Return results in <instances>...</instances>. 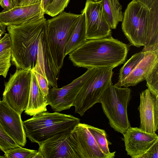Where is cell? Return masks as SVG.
<instances>
[{
	"label": "cell",
	"mask_w": 158,
	"mask_h": 158,
	"mask_svg": "<svg viewBox=\"0 0 158 158\" xmlns=\"http://www.w3.org/2000/svg\"><path fill=\"white\" fill-rule=\"evenodd\" d=\"M122 31L130 43L143 46V52L158 50V0L149 9L135 0L128 5L123 14Z\"/></svg>",
	"instance_id": "1"
},
{
	"label": "cell",
	"mask_w": 158,
	"mask_h": 158,
	"mask_svg": "<svg viewBox=\"0 0 158 158\" xmlns=\"http://www.w3.org/2000/svg\"><path fill=\"white\" fill-rule=\"evenodd\" d=\"M128 52L127 44L110 36L87 40L69 55L75 66L113 69L125 62Z\"/></svg>",
	"instance_id": "2"
},
{
	"label": "cell",
	"mask_w": 158,
	"mask_h": 158,
	"mask_svg": "<svg viewBox=\"0 0 158 158\" xmlns=\"http://www.w3.org/2000/svg\"><path fill=\"white\" fill-rule=\"evenodd\" d=\"M46 19L7 26L11 41V61L17 69L32 70L36 64L39 40L46 31Z\"/></svg>",
	"instance_id": "3"
},
{
	"label": "cell",
	"mask_w": 158,
	"mask_h": 158,
	"mask_svg": "<svg viewBox=\"0 0 158 158\" xmlns=\"http://www.w3.org/2000/svg\"><path fill=\"white\" fill-rule=\"evenodd\" d=\"M80 123L71 114L46 111L23 121V124L26 137L39 145L58 134L72 131Z\"/></svg>",
	"instance_id": "4"
},
{
	"label": "cell",
	"mask_w": 158,
	"mask_h": 158,
	"mask_svg": "<svg viewBox=\"0 0 158 158\" xmlns=\"http://www.w3.org/2000/svg\"><path fill=\"white\" fill-rule=\"evenodd\" d=\"M131 97L130 88L112 84L104 91L99 100L110 126L123 135L131 127L127 113Z\"/></svg>",
	"instance_id": "5"
},
{
	"label": "cell",
	"mask_w": 158,
	"mask_h": 158,
	"mask_svg": "<svg viewBox=\"0 0 158 158\" xmlns=\"http://www.w3.org/2000/svg\"><path fill=\"white\" fill-rule=\"evenodd\" d=\"M46 20L47 40L52 59L59 72L63 66L65 45L80 16L62 12Z\"/></svg>",
	"instance_id": "6"
},
{
	"label": "cell",
	"mask_w": 158,
	"mask_h": 158,
	"mask_svg": "<svg viewBox=\"0 0 158 158\" xmlns=\"http://www.w3.org/2000/svg\"><path fill=\"white\" fill-rule=\"evenodd\" d=\"M112 69H97L80 90L74 102L75 113L81 116L99 100L104 91L112 84Z\"/></svg>",
	"instance_id": "7"
},
{
	"label": "cell",
	"mask_w": 158,
	"mask_h": 158,
	"mask_svg": "<svg viewBox=\"0 0 158 158\" xmlns=\"http://www.w3.org/2000/svg\"><path fill=\"white\" fill-rule=\"evenodd\" d=\"M32 73V70L17 69L4 85L2 100L21 115L28 104Z\"/></svg>",
	"instance_id": "8"
},
{
	"label": "cell",
	"mask_w": 158,
	"mask_h": 158,
	"mask_svg": "<svg viewBox=\"0 0 158 158\" xmlns=\"http://www.w3.org/2000/svg\"><path fill=\"white\" fill-rule=\"evenodd\" d=\"M97 69H88L82 75L62 87L49 89L46 98L48 105L56 112L69 109L73 106L76 97L86 81L96 72Z\"/></svg>",
	"instance_id": "9"
},
{
	"label": "cell",
	"mask_w": 158,
	"mask_h": 158,
	"mask_svg": "<svg viewBox=\"0 0 158 158\" xmlns=\"http://www.w3.org/2000/svg\"><path fill=\"white\" fill-rule=\"evenodd\" d=\"M68 141L77 158H108L100 149L85 123H79Z\"/></svg>",
	"instance_id": "10"
},
{
	"label": "cell",
	"mask_w": 158,
	"mask_h": 158,
	"mask_svg": "<svg viewBox=\"0 0 158 158\" xmlns=\"http://www.w3.org/2000/svg\"><path fill=\"white\" fill-rule=\"evenodd\" d=\"M82 12L85 15L87 40L111 36V29L105 18L100 2L87 0Z\"/></svg>",
	"instance_id": "11"
},
{
	"label": "cell",
	"mask_w": 158,
	"mask_h": 158,
	"mask_svg": "<svg viewBox=\"0 0 158 158\" xmlns=\"http://www.w3.org/2000/svg\"><path fill=\"white\" fill-rule=\"evenodd\" d=\"M123 135L127 155L132 158H142L158 141V136L156 133H148L139 128L131 127Z\"/></svg>",
	"instance_id": "12"
},
{
	"label": "cell",
	"mask_w": 158,
	"mask_h": 158,
	"mask_svg": "<svg viewBox=\"0 0 158 158\" xmlns=\"http://www.w3.org/2000/svg\"><path fill=\"white\" fill-rule=\"evenodd\" d=\"M139 128L149 133L158 129V95L147 89L140 94Z\"/></svg>",
	"instance_id": "13"
},
{
	"label": "cell",
	"mask_w": 158,
	"mask_h": 158,
	"mask_svg": "<svg viewBox=\"0 0 158 158\" xmlns=\"http://www.w3.org/2000/svg\"><path fill=\"white\" fill-rule=\"evenodd\" d=\"M0 124L6 132L20 147L26 143L21 114L2 100L0 102Z\"/></svg>",
	"instance_id": "14"
},
{
	"label": "cell",
	"mask_w": 158,
	"mask_h": 158,
	"mask_svg": "<svg viewBox=\"0 0 158 158\" xmlns=\"http://www.w3.org/2000/svg\"><path fill=\"white\" fill-rule=\"evenodd\" d=\"M41 2L24 6H17L10 10L0 12V22L7 27L18 25L30 21H36L44 18Z\"/></svg>",
	"instance_id": "15"
},
{
	"label": "cell",
	"mask_w": 158,
	"mask_h": 158,
	"mask_svg": "<svg viewBox=\"0 0 158 158\" xmlns=\"http://www.w3.org/2000/svg\"><path fill=\"white\" fill-rule=\"evenodd\" d=\"M72 131L58 134L39 145L44 158H77L68 137Z\"/></svg>",
	"instance_id": "16"
},
{
	"label": "cell",
	"mask_w": 158,
	"mask_h": 158,
	"mask_svg": "<svg viewBox=\"0 0 158 158\" xmlns=\"http://www.w3.org/2000/svg\"><path fill=\"white\" fill-rule=\"evenodd\" d=\"M158 63V50L145 52L144 56L129 74L123 81L117 82V87H128L136 85L145 80L151 70Z\"/></svg>",
	"instance_id": "17"
},
{
	"label": "cell",
	"mask_w": 158,
	"mask_h": 158,
	"mask_svg": "<svg viewBox=\"0 0 158 158\" xmlns=\"http://www.w3.org/2000/svg\"><path fill=\"white\" fill-rule=\"evenodd\" d=\"M32 71L28 103L24 110L26 114L31 116L47 111V106L48 105L46 97L39 88L35 73Z\"/></svg>",
	"instance_id": "18"
},
{
	"label": "cell",
	"mask_w": 158,
	"mask_h": 158,
	"mask_svg": "<svg viewBox=\"0 0 158 158\" xmlns=\"http://www.w3.org/2000/svg\"><path fill=\"white\" fill-rule=\"evenodd\" d=\"M87 40L85 15L84 13L81 12L80 17L65 45V57L80 47Z\"/></svg>",
	"instance_id": "19"
},
{
	"label": "cell",
	"mask_w": 158,
	"mask_h": 158,
	"mask_svg": "<svg viewBox=\"0 0 158 158\" xmlns=\"http://www.w3.org/2000/svg\"><path fill=\"white\" fill-rule=\"evenodd\" d=\"M106 20L111 29H115L123 17L119 0H102L100 2Z\"/></svg>",
	"instance_id": "20"
},
{
	"label": "cell",
	"mask_w": 158,
	"mask_h": 158,
	"mask_svg": "<svg viewBox=\"0 0 158 158\" xmlns=\"http://www.w3.org/2000/svg\"><path fill=\"white\" fill-rule=\"evenodd\" d=\"M86 126L104 153L108 158H114L115 152H110L109 145L111 143H109L107 139L105 131L87 124Z\"/></svg>",
	"instance_id": "21"
},
{
	"label": "cell",
	"mask_w": 158,
	"mask_h": 158,
	"mask_svg": "<svg viewBox=\"0 0 158 158\" xmlns=\"http://www.w3.org/2000/svg\"><path fill=\"white\" fill-rule=\"evenodd\" d=\"M145 52L142 51L133 55L120 70L118 80L119 82L124 80L143 58Z\"/></svg>",
	"instance_id": "22"
},
{
	"label": "cell",
	"mask_w": 158,
	"mask_h": 158,
	"mask_svg": "<svg viewBox=\"0 0 158 158\" xmlns=\"http://www.w3.org/2000/svg\"><path fill=\"white\" fill-rule=\"evenodd\" d=\"M37 152L36 150L19 146L6 151L4 156L6 158H34Z\"/></svg>",
	"instance_id": "23"
},
{
	"label": "cell",
	"mask_w": 158,
	"mask_h": 158,
	"mask_svg": "<svg viewBox=\"0 0 158 158\" xmlns=\"http://www.w3.org/2000/svg\"><path fill=\"white\" fill-rule=\"evenodd\" d=\"M70 0H52L43 11L44 14L54 17L63 12Z\"/></svg>",
	"instance_id": "24"
},
{
	"label": "cell",
	"mask_w": 158,
	"mask_h": 158,
	"mask_svg": "<svg viewBox=\"0 0 158 158\" xmlns=\"http://www.w3.org/2000/svg\"><path fill=\"white\" fill-rule=\"evenodd\" d=\"M19 145L6 132L0 124V149L4 153Z\"/></svg>",
	"instance_id": "25"
},
{
	"label": "cell",
	"mask_w": 158,
	"mask_h": 158,
	"mask_svg": "<svg viewBox=\"0 0 158 158\" xmlns=\"http://www.w3.org/2000/svg\"><path fill=\"white\" fill-rule=\"evenodd\" d=\"M11 48L0 52V76L6 77L11 65Z\"/></svg>",
	"instance_id": "26"
},
{
	"label": "cell",
	"mask_w": 158,
	"mask_h": 158,
	"mask_svg": "<svg viewBox=\"0 0 158 158\" xmlns=\"http://www.w3.org/2000/svg\"><path fill=\"white\" fill-rule=\"evenodd\" d=\"M145 80L148 89L158 95V63L151 70Z\"/></svg>",
	"instance_id": "27"
},
{
	"label": "cell",
	"mask_w": 158,
	"mask_h": 158,
	"mask_svg": "<svg viewBox=\"0 0 158 158\" xmlns=\"http://www.w3.org/2000/svg\"><path fill=\"white\" fill-rule=\"evenodd\" d=\"M32 70L35 73L38 84L41 91L44 96L46 97L48 94L50 89L46 79L38 71L34 69Z\"/></svg>",
	"instance_id": "28"
},
{
	"label": "cell",
	"mask_w": 158,
	"mask_h": 158,
	"mask_svg": "<svg viewBox=\"0 0 158 158\" xmlns=\"http://www.w3.org/2000/svg\"><path fill=\"white\" fill-rule=\"evenodd\" d=\"M158 158V141L155 143L142 157V158Z\"/></svg>",
	"instance_id": "29"
},
{
	"label": "cell",
	"mask_w": 158,
	"mask_h": 158,
	"mask_svg": "<svg viewBox=\"0 0 158 158\" xmlns=\"http://www.w3.org/2000/svg\"><path fill=\"white\" fill-rule=\"evenodd\" d=\"M11 48V41L10 35L8 33H5L0 39V52Z\"/></svg>",
	"instance_id": "30"
},
{
	"label": "cell",
	"mask_w": 158,
	"mask_h": 158,
	"mask_svg": "<svg viewBox=\"0 0 158 158\" xmlns=\"http://www.w3.org/2000/svg\"><path fill=\"white\" fill-rule=\"evenodd\" d=\"M2 7L4 10L2 12L8 11L14 6L10 0H2Z\"/></svg>",
	"instance_id": "31"
},
{
	"label": "cell",
	"mask_w": 158,
	"mask_h": 158,
	"mask_svg": "<svg viewBox=\"0 0 158 158\" xmlns=\"http://www.w3.org/2000/svg\"><path fill=\"white\" fill-rule=\"evenodd\" d=\"M150 9L156 0H135Z\"/></svg>",
	"instance_id": "32"
},
{
	"label": "cell",
	"mask_w": 158,
	"mask_h": 158,
	"mask_svg": "<svg viewBox=\"0 0 158 158\" xmlns=\"http://www.w3.org/2000/svg\"><path fill=\"white\" fill-rule=\"evenodd\" d=\"M42 0H24L20 5L24 6L31 5L41 2Z\"/></svg>",
	"instance_id": "33"
},
{
	"label": "cell",
	"mask_w": 158,
	"mask_h": 158,
	"mask_svg": "<svg viewBox=\"0 0 158 158\" xmlns=\"http://www.w3.org/2000/svg\"><path fill=\"white\" fill-rule=\"evenodd\" d=\"M52 0H42L41 2L42 7L43 11L50 3Z\"/></svg>",
	"instance_id": "34"
},
{
	"label": "cell",
	"mask_w": 158,
	"mask_h": 158,
	"mask_svg": "<svg viewBox=\"0 0 158 158\" xmlns=\"http://www.w3.org/2000/svg\"><path fill=\"white\" fill-rule=\"evenodd\" d=\"M6 26L2 25L0 22V39L1 38L2 35L4 34L6 31Z\"/></svg>",
	"instance_id": "35"
},
{
	"label": "cell",
	"mask_w": 158,
	"mask_h": 158,
	"mask_svg": "<svg viewBox=\"0 0 158 158\" xmlns=\"http://www.w3.org/2000/svg\"><path fill=\"white\" fill-rule=\"evenodd\" d=\"M34 158H44L42 154L39 151H38L37 154L34 156Z\"/></svg>",
	"instance_id": "36"
},
{
	"label": "cell",
	"mask_w": 158,
	"mask_h": 158,
	"mask_svg": "<svg viewBox=\"0 0 158 158\" xmlns=\"http://www.w3.org/2000/svg\"><path fill=\"white\" fill-rule=\"evenodd\" d=\"M16 2V5L15 6H19L22 3L24 0H15Z\"/></svg>",
	"instance_id": "37"
},
{
	"label": "cell",
	"mask_w": 158,
	"mask_h": 158,
	"mask_svg": "<svg viewBox=\"0 0 158 158\" xmlns=\"http://www.w3.org/2000/svg\"><path fill=\"white\" fill-rule=\"evenodd\" d=\"M12 2V3L13 5L14 6H15L16 5V2L15 0H10Z\"/></svg>",
	"instance_id": "38"
},
{
	"label": "cell",
	"mask_w": 158,
	"mask_h": 158,
	"mask_svg": "<svg viewBox=\"0 0 158 158\" xmlns=\"http://www.w3.org/2000/svg\"><path fill=\"white\" fill-rule=\"evenodd\" d=\"M95 2H99L101 1L102 0H89Z\"/></svg>",
	"instance_id": "39"
},
{
	"label": "cell",
	"mask_w": 158,
	"mask_h": 158,
	"mask_svg": "<svg viewBox=\"0 0 158 158\" xmlns=\"http://www.w3.org/2000/svg\"><path fill=\"white\" fill-rule=\"evenodd\" d=\"M2 0H0V5L2 6Z\"/></svg>",
	"instance_id": "40"
},
{
	"label": "cell",
	"mask_w": 158,
	"mask_h": 158,
	"mask_svg": "<svg viewBox=\"0 0 158 158\" xmlns=\"http://www.w3.org/2000/svg\"><path fill=\"white\" fill-rule=\"evenodd\" d=\"M6 158V157L4 156H0V158Z\"/></svg>",
	"instance_id": "41"
},
{
	"label": "cell",
	"mask_w": 158,
	"mask_h": 158,
	"mask_svg": "<svg viewBox=\"0 0 158 158\" xmlns=\"http://www.w3.org/2000/svg\"><path fill=\"white\" fill-rule=\"evenodd\" d=\"M1 99H0V102H1Z\"/></svg>",
	"instance_id": "42"
}]
</instances>
